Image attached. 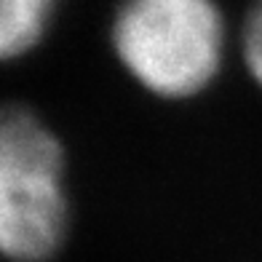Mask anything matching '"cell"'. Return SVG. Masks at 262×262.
<instances>
[{
  "mask_svg": "<svg viewBox=\"0 0 262 262\" xmlns=\"http://www.w3.org/2000/svg\"><path fill=\"white\" fill-rule=\"evenodd\" d=\"M241 43H244V62L249 73L262 86V0H254L252 8H249Z\"/></svg>",
  "mask_w": 262,
  "mask_h": 262,
  "instance_id": "4",
  "label": "cell"
},
{
  "mask_svg": "<svg viewBox=\"0 0 262 262\" xmlns=\"http://www.w3.org/2000/svg\"><path fill=\"white\" fill-rule=\"evenodd\" d=\"M113 43L128 75L147 91L187 99L220 73L225 21L214 0H123Z\"/></svg>",
  "mask_w": 262,
  "mask_h": 262,
  "instance_id": "2",
  "label": "cell"
},
{
  "mask_svg": "<svg viewBox=\"0 0 262 262\" xmlns=\"http://www.w3.org/2000/svg\"><path fill=\"white\" fill-rule=\"evenodd\" d=\"M56 0H0V62H14L40 43Z\"/></svg>",
  "mask_w": 262,
  "mask_h": 262,
  "instance_id": "3",
  "label": "cell"
},
{
  "mask_svg": "<svg viewBox=\"0 0 262 262\" xmlns=\"http://www.w3.org/2000/svg\"><path fill=\"white\" fill-rule=\"evenodd\" d=\"M70 206L56 134L27 107H0V257L46 262L64 244Z\"/></svg>",
  "mask_w": 262,
  "mask_h": 262,
  "instance_id": "1",
  "label": "cell"
}]
</instances>
